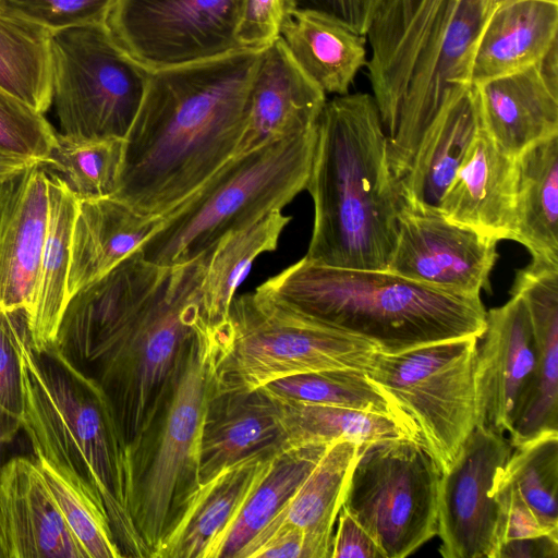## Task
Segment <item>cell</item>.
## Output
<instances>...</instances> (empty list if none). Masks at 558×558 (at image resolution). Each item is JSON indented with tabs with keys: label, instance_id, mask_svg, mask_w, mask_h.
Here are the masks:
<instances>
[{
	"label": "cell",
	"instance_id": "cell-1",
	"mask_svg": "<svg viewBox=\"0 0 558 558\" xmlns=\"http://www.w3.org/2000/svg\"><path fill=\"white\" fill-rule=\"evenodd\" d=\"M213 250L177 266L137 251L68 302L53 344L101 387L126 449L205 322L202 284Z\"/></svg>",
	"mask_w": 558,
	"mask_h": 558
},
{
	"label": "cell",
	"instance_id": "cell-2",
	"mask_svg": "<svg viewBox=\"0 0 558 558\" xmlns=\"http://www.w3.org/2000/svg\"><path fill=\"white\" fill-rule=\"evenodd\" d=\"M259 51L150 71L114 196L166 218L234 155Z\"/></svg>",
	"mask_w": 558,
	"mask_h": 558
},
{
	"label": "cell",
	"instance_id": "cell-3",
	"mask_svg": "<svg viewBox=\"0 0 558 558\" xmlns=\"http://www.w3.org/2000/svg\"><path fill=\"white\" fill-rule=\"evenodd\" d=\"M314 223L305 257L353 269L387 270L397 239L399 202L388 136L373 95L327 100L316 124L306 189Z\"/></svg>",
	"mask_w": 558,
	"mask_h": 558
},
{
	"label": "cell",
	"instance_id": "cell-4",
	"mask_svg": "<svg viewBox=\"0 0 558 558\" xmlns=\"http://www.w3.org/2000/svg\"><path fill=\"white\" fill-rule=\"evenodd\" d=\"M493 0H383L366 33L367 76L390 149L411 158L445 108L471 84Z\"/></svg>",
	"mask_w": 558,
	"mask_h": 558
},
{
	"label": "cell",
	"instance_id": "cell-5",
	"mask_svg": "<svg viewBox=\"0 0 558 558\" xmlns=\"http://www.w3.org/2000/svg\"><path fill=\"white\" fill-rule=\"evenodd\" d=\"M257 289L386 354L481 338L486 326L481 295L432 287L388 270L326 266L305 256Z\"/></svg>",
	"mask_w": 558,
	"mask_h": 558
},
{
	"label": "cell",
	"instance_id": "cell-6",
	"mask_svg": "<svg viewBox=\"0 0 558 558\" xmlns=\"http://www.w3.org/2000/svg\"><path fill=\"white\" fill-rule=\"evenodd\" d=\"M19 349L22 429L35 458L86 481L102 501L122 556L148 558L129 510L126 445L104 390L54 344L36 351L27 327Z\"/></svg>",
	"mask_w": 558,
	"mask_h": 558
},
{
	"label": "cell",
	"instance_id": "cell-7",
	"mask_svg": "<svg viewBox=\"0 0 558 558\" xmlns=\"http://www.w3.org/2000/svg\"><path fill=\"white\" fill-rule=\"evenodd\" d=\"M215 328L205 322L183 347L163 389L128 447L129 510L148 558L199 487L202 428L214 390Z\"/></svg>",
	"mask_w": 558,
	"mask_h": 558
},
{
	"label": "cell",
	"instance_id": "cell-8",
	"mask_svg": "<svg viewBox=\"0 0 558 558\" xmlns=\"http://www.w3.org/2000/svg\"><path fill=\"white\" fill-rule=\"evenodd\" d=\"M316 128L232 157L197 192L163 219L138 250L159 266L186 264L306 189Z\"/></svg>",
	"mask_w": 558,
	"mask_h": 558
},
{
	"label": "cell",
	"instance_id": "cell-9",
	"mask_svg": "<svg viewBox=\"0 0 558 558\" xmlns=\"http://www.w3.org/2000/svg\"><path fill=\"white\" fill-rule=\"evenodd\" d=\"M217 392H247L311 372L371 367L376 347L327 326L255 289L234 296L228 319L215 326Z\"/></svg>",
	"mask_w": 558,
	"mask_h": 558
},
{
	"label": "cell",
	"instance_id": "cell-10",
	"mask_svg": "<svg viewBox=\"0 0 558 558\" xmlns=\"http://www.w3.org/2000/svg\"><path fill=\"white\" fill-rule=\"evenodd\" d=\"M477 337L439 341L396 354L376 352L365 371L398 424L445 472L476 426Z\"/></svg>",
	"mask_w": 558,
	"mask_h": 558
},
{
	"label": "cell",
	"instance_id": "cell-11",
	"mask_svg": "<svg viewBox=\"0 0 558 558\" xmlns=\"http://www.w3.org/2000/svg\"><path fill=\"white\" fill-rule=\"evenodd\" d=\"M52 105L74 140H124L150 71L126 53L106 24L50 34Z\"/></svg>",
	"mask_w": 558,
	"mask_h": 558
},
{
	"label": "cell",
	"instance_id": "cell-12",
	"mask_svg": "<svg viewBox=\"0 0 558 558\" xmlns=\"http://www.w3.org/2000/svg\"><path fill=\"white\" fill-rule=\"evenodd\" d=\"M440 475L414 440L376 441L360 448L342 507L371 535L383 558H403L437 534Z\"/></svg>",
	"mask_w": 558,
	"mask_h": 558
},
{
	"label": "cell",
	"instance_id": "cell-13",
	"mask_svg": "<svg viewBox=\"0 0 558 558\" xmlns=\"http://www.w3.org/2000/svg\"><path fill=\"white\" fill-rule=\"evenodd\" d=\"M241 0H117L106 26L149 71L216 59L242 49Z\"/></svg>",
	"mask_w": 558,
	"mask_h": 558
},
{
	"label": "cell",
	"instance_id": "cell-14",
	"mask_svg": "<svg viewBox=\"0 0 558 558\" xmlns=\"http://www.w3.org/2000/svg\"><path fill=\"white\" fill-rule=\"evenodd\" d=\"M512 447L505 436L475 426L438 486L437 534L445 558H496L498 506L492 488Z\"/></svg>",
	"mask_w": 558,
	"mask_h": 558
},
{
	"label": "cell",
	"instance_id": "cell-15",
	"mask_svg": "<svg viewBox=\"0 0 558 558\" xmlns=\"http://www.w3.org/2000/svg\"><path fill=\"white\" fill-rule=\"evenodd\" d=\"M497 241L439 211L399 207L397 239L387 270L432 287L469 295L489 289Z\"/></svg>",
	"mask_w": 558,
	"mask_h": 558
},
{
	"label": "cell",
	"instance_id": "cell-16",
	"mask_svg": "<svg viewBox=\"0 0 558 558\" xmlns=\"http://www.w3.org/2000/svg\"><path fill=\"white\" fill-rule=\"evenodd\" d=\"M474 361L476 426L509 434L530 395L535 341L523 301L515 295L486 312Z\"/></svg>",
	"mask_w": 558,
	"mask_h": 558
},
{
	"label": "cell",
	"instance_id": "cell-17",
	"mask_svg": "<svg viewBox=\"0 0 558 558\" xmlns=\"http://www.w3.org/2000/svg\"><path fill=\"white\" fill-rule=\"evenodd\" d=\"M326 101L278 38L259 51L233 157L315 129Z\"/></svg>",
	"mask_w": 558,
	"mask_h": 558
},
{
	"label": "cell",
	"instance_id": "cell-18",
	"mask_svg": "<svg viewBox=\"0 0 558 558\" xmlns=\"http://www.w3.org/2000/svg\"><path fill=\"white\" fill-rule=\"evenodd\" d=\"M557 46L522 71L473 85L484 132L511 158L558 134Z\"/></svg>",
	"mask_w": 558,
	"mask_h": 558
},
{
	"label": "cell",
	"instance_id": "cell-19",
	"mask_svg": "<svg viewBox=\"0 0 558 558\" xmlns=\"http://www.w3.org/2000/svg\"><path fill=\"white\" fill-rule=\"evenodd\" d=\"M0 558H87L28 457L0 466Z\"/></svg>",
	"mask_w": 558,
	"mask_h": 558
},
{
	"label": "cell",
	"instance_id": "cell-20",
	"mask_svg": "<svg viewBox=\"0 0 558 558\" xmlns=\"http://www.w3.org/2000/svg\"><path fill=\"white\" fill-rule=\"evenodd\" d=\"M48 218V169L36 162L0 182V308L28 313Z\"/></svg>",
	"mask_w": 558,
	"mask_h": 558
},
{
	"label": "cell",
	"instance_id": "cell-21",
	"mask_svg": "<svg viewBox=\"0 0 558 558\" xmlns=\"http://www.w3.org/2000/svg\"><path fill=\"white\" fill-rule=\"evenodd\" d=\"M510 294L525 305L536 351L530 395L508 434L513 448L558 432V260L532 257L517 271Z\"/></svg>",
	"mask_w": 558,
	"mask_h": 558
},
{
	"label": "cell",
	"instance_id": "cell-22",
	"mask_svg": "<svg viewBox=\"0 0 558 558\" xmlns=\"http://www.w3.org/2000/svg\"><path fill=\"white\" fill-rule=\"evenodd\" d=\"M517 161L484 132L474 138L439 213L495 241H514Z\"/></svg>",
	"mask_w": 558,
	"mask_h": 558
},
{
	"label": "cell",
	"instance_id": "cell-23",
	"mask_svg": "<svg viewBox=\"0 0 558 558\" xmlns=\"http://www.w3.org/2000/svg\"><path fill=\"white\" fill-rule=\"evenodd\" d=\"M287 447L280 403L264 388L208 399L199 448V485L250 456Z\"/></svg>",
	"mask_w": 558,
	"mask_h": 558
},
{
	"label": "cell",
	"instance_id": "cell-24",
	"mask_svg": "<svg viewBox=\"0 0 558 558\" xmlns=\"http://www.w3.org/2000/svg\"><path fill=\"white\" fill-rule=\"evenodd\" d=\"M279 451L267 450L250 456L201 484L153 558H213L221 537Z\"/></svg>",
	"mask_w": 558,
	"mask_h": 558
},
{
	"label": "cell",
	"instance_id": "cell-25",
	"mask_svg": "<svg viewBox=\"0 0 558 558\" xmlns=\"http://www.w3.org/2000/svg\"><path fill=\"white\" fill-rule=\"evenodd\" d=\"M481 129L472 85L436 118L421 138L407 172L396 182L399 207L439 211L441 199Z\"/></svg>",
	"mask_w": 558,
	"mask_h": 558
},
{
	"label": "cell",
	"instance_id": "cell-26",
	"mask_svg": "<svg viewBox=\"0 0 558 558\" xmlns=\"http://www.w3.org/2000/svg\"><path fill=\"white\" fill-rule=\"evenodd\" d=\"M163 218L136 211L117 196L78 199L71 239L69 300L137 252Z\"/></svg>",
	"mask_w": 558,
	"mask_h": 558
},
{
	"label": "cell",
	"instance_id": "cell-27",
	"mask_svg": "<svg viewBox=\"0 0 558 558\" xmlns=\"http://www.w3.org/2000/svg\"><path fill=\"white\" fill-rule=\"evenodd\" d=\"M558 2L523 0L495 10L477 41L472 85L522 71L542 60L557 41Z\"/></svg>",
	"mask_w": 558,
	"mask_h": 558
},
{
	"label": "cell",
	"instance_id": "cell-28",
	"mask_svg": "<svg viewBox=\"0 0 558 558\" xmlns=\"http://www.w3.org/2000/svg\"><path fill=\"white\" fill-rule=\"evenodd\" d=\"M279 38L298 66L325 94H348L367 63L366 35L322 10L296 9Z\"/></svg>",
	"mask_w": 558,
	"mask_h": 558
},
{
	"label": "cell",
	"instance_id": "cell-29",
	"mask_svg": "<svg viewBox=\"0 0 558 558\" xmlns=\"http://www.w3.org/2000/svg\"><path fill=\"white\" fill-rule=\"evenodd\" d=\"M48 169V168H47ZM78 199L54 172L48 171V218L36 289L27 313L31 343L43 351L56 341L69 302L71 239Z\"/></svg>",
	"mask_w": 558,
	"mask_h": 558
},
{
	"label": "cell",
	"instance_id": "cell-30",
	"mask_svg": "<svg viewBox=\"0 0 558 558\" xmlns=\"http://www.w3.org/2000/svg\"><path fill=\"white\" fill-rule=\"evenodd\" d=\"M359 451L360 446L351 440L330 444L293 497L262 531L296 526L306 534L315 558H330L333 524Z\"/></svg>",
	"mask_w": 558,
	"mask_h": 558
},
{
	"label": "cell",
	"instance_id": "cell-31",
	"mask_svg": "<svg viewBox=\"0 0 558 558\" xmlns=\"http://www.w3.org/2000/svg\"><path fill=\"white\" fill-rule=\"evenodd\" d=\"M514 241L532 257L558 260V134L515 158Z\"/></svg>",
	"mask_w": 558,
	"mask_h": 558
},
{
	"label": "cell",
	"instance_id": "cell-32",
	"mask_svg": "<svg viewBox=\"0 0 558 558\" xmlns=\"http://www.w3.org/2000/svg\"><path fill=\"white\" fill-rule=\"evenodd\" d=\"M291 217L272 210L251 226L230 233L214 247L202 284V312L211 327L228 319L238 287L254 260L277 248L280 235Z\"/></svg>",
	"mask_w": 558,
	"mask_h": 558
},
{
	"label": "cell",
	"instance_id": "cell-33",
	"mask_svg": "<svg viewBox=\"0 0 558 558\" xmlns=\"http://www.w3.org/2000/svg\"><path fill=\"white\" fill-rule=\"evenodd\" d=\"M329 445L287 446L280 450L221 537L213 558H239L293 497Z\"/></svg>",
	"mask_w": 558,
	"mask_h": 558
},
{
	"label": "cell",
	"instance_id": "cell-34",
	"mask_svg": "<svg viewBox=\"0 0 558 558\" xmlns=\"http://www.w3.org/2000/svg\"><path fill=\"white\" fill-rule=\"evenodd\" d=\"M50 34L0 9V86L41 113L52 105Z\"/></svg>",
	"mask_w": 558,
	"mask_h": 558
},
{
	"label": "cell",
	"instance_id": "cell-35",
	"mask_svg": "<svg viewBox=\"0 0 558 558\" xmlns=\"http://www.w3.org/2000/svg\"><path fill=\"white\" fill-rule=\"evenodd\" d=\"M278 401L287 446L328 445L337 440H351L361 448L380 440L409 438L398 422L389 415L342 407Z\"/></svg>",
	"mask_w": 558,
	"mask_h": 558
},
{
	"label": "cell",
	"instance_id": "cell-36",
	"mask_svg": "<svg viewBox=\"0 0 558 558\" xmlns=\"http://www.w3.org/2000/svg\"><path fill=\"white\" fill-rule=\"evenodd\" d=\"M68 526L87 558L123 557L102 501L93 487L68 469L34 458Z\"/></svg>",
	"mask_w": 558,
	"mask_h": 558
},
{
	"label": "cell",
	"instance_id": "cell-37",
	"mask_svg": "<svg viewBox=\"0 0 558 558\" xmlns=\"http://www.w3.org/2000/svg\"><path fill=\"white\" fill-rule=\"evenodd\" d=\"M123 149V140H74L58 132L45 166L57 171L77 199L113 196Z\"/></svg>",
	"mask_w": 558,
	"mask_h": 558
},
{
	"label": "cell",
	"instance_id": "cell-38",
	"mask_svg": "<svg viewBox=\"0 0 558 558\" xmlns=\"http://www.w3.org/2000/svg\"><path fill=\"white\" fill-rule=\"evenodd\" d=\"M262 388L284 402L350 408L395 418L390 403L363 369L339 368L296 374L276 379Z\"/></svg>",
	"mask_w": 558,
	"mask_h": 558
},
{
	"label": "cell",
	"instance_id": "cell-39",
	"mask_svg": "<svg viewBox=\"0 0 558 558\" xmlns=\"http://www.w3.org/2000/svg\"><path fill=\"white\" fill-rule=\"evenodd\" d=\"M501 473L544 529L558 534V432L542 434L513 447Z\"/></svg>",
	"mask_w": 558,
	"mask_h": 558
},
{
	"label": "cell",
	"instance_id": "cell-40",
	"mask_svg": "<svg viewBox=\"0 0 558 558\" xmlns=\"http://www.w3.org/2000/svg\"><path fill=\"white\" fill-rule=\"evenodd\" d=\"M57 133L44 113L0 86V156L45 165Z\"/></svg>",
	"mask_w": 558,
	"mask_h": 558
},
{
	"label": "cell",
	"instance_id": "cell-41",
	"mask_svg": "<svg viewBox=\"0 0 558 558\" xmlns=\"http://www.w3.org/2000/svg\"><path fill=\"white\" fill-rule=\"evenodd\" d=\"M27 326L24 310L0 308V440L10 442L22 429L23 388L19 338Z\"/></svg>",
	"mask_w": 558,
	"mask_h": 558
},
{
	"label": "cell",
	"instance_id": "cell-42",
	"mask_svg": "<svg viewBox=\"0 0 558 558\" xmlns=\"http://www.w3.org/2000/svg\"><path fill=\"white\" fill-rule=\"evenodd\" d=\"M117 0H0V9L50 32L106 24Z\"/></svg>",
	"mask_w": 558,
	"mask_h": 558
},
{
	"label": "cell",
	"instance_id": "cell-43",
	"mask_svg": "<svg viewBox=\"0 0 558 558\" xmlns=\"http://www.w3.org/2000/svg\"><path fill=\"white\" fill-rule=\"evenodd\" d=\"M299 0H241L236 40L242 49L260 51L276 41Z\"/></svg>",
	"mask_w": 558,
	"mask_h": 558
},
{
	"label": "cell",
	"instance_id": "cell-44",
	"mask_svg": "<svg viewBox=\"0 0 558 558\" xmlns=\"http://www.w3.org/2000/svg\"><path fill=\"white\" fill-rule=\"evenodd\" d=\"M501 469L496 474L492 488L498 506L499 546L511 539L551 534L544 529L518 489L504 476Z\"/></svg>",
	"mask_w": 558,
	"mask_h": 558
},
{
	"label": "cell",
	"instance_id": "cell-45",
	"mask_svg": "<svg viewBox=\"0 0 558 558\" xmlns=\"http://www.w3.org/2000/svg\"><path fill=\"white\" fill-rule=\"evenodd\" d=\"M330 558H383L374 539L344 507L339 511Z\"/></svg>",
	"mask_w": 558,
	"mask_h": 558
},
{
	"label": "cell",
	"instance_id": "cell-46",
	"mask_svg": "<svg viewBox=\"0 0 558 558\" xmlns=\"http://www.w3.org/2000/svg\"><path fill=\"white\" fill-rule=\"evenodd\" d=\"M383 0H299V8L317 9L342 20L355 32L366 35Z\"/></svg>",
	"mask_w": 558,
	"mask_h": 558
},
{
	"label": "cell",
	"instance_id": "cell-47",
	"mask_svg": "<svg viewBox=\"0 0 558 558\" xmlns=\"http://www.w3.org/2000/svg\"><path fill=\"white\" fill-rule=\"evenodd\" d=\"M558 534L511 539L502 543L497 558H557Z\"/></svg>",
	"mask_w": 558,
	"mask_h": 558
},
{
	"label": "cell",
	"instance_id": "cell-48",
	"mask_svg": "<svg viewBox=\"0 0 558 558\" xmlns=\"http://www.w3.org/2000/svg\"><path fill=\"white\" fill-rule=\"evenodd\" d=\"M33 163L36 162L21 158L0 156V182L24 171Z\"/></svg>",
	"mask_w": 558,
	"mask_h": 558
},
{
	"label": "cell",
	"instance_id": "cell-49",
	"mask_svg": "<svg viewBox=\"0 0 558 558\" xmlns=\"http://www.w3.org/2000/svg\"><path fill=\"white\" fill-rule=\"evenodd\" d=\"M523 1V0H493V10H498L500 8L510 5L512 3Z\"/></svg>",
	"mask_w": 558,
	"mask_h": 558
},
{
	"label": "cell",
	"instance_id": "cell-50",
	"mask_svg": "<svg viewBox=\"0 0 558 558\" xmlns=\"http://www.w3.org/2000/svg\"><path fill=\"white\" fill-rule=\"evenodd\" d=\"M1 446H2V442H1V440H0V450H1ZM0 466H1V463H0Z\"/></svg>",
	"mask_w": 558,
	"mask_h": 558
},
{
	"label": "cell",
	"instance_id": "cell-51",
	"mask_svg": "<svg viewBox=\"0 0 558 558\" xmlns=\"http://www.w3.org/2000/svg\"><path fill=\"white\" fill-rule=\"evenodd\" d=\"M549 1L558 2V0H549Z\"/></svg>",
	"mask_w": 558,
	"mask_h": 558
}]
</instances>
